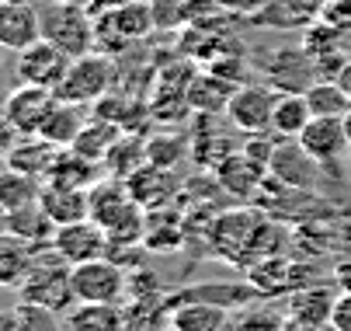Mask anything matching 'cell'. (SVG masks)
I'll use <instances>...</instances> for the list:
<instances>
[{
  "label": "cell",
  "instance_id": "35",
  "mask_svg": "<svg viewBox=\"0 0 351 331\" xmlns=\"http://www.w3.org/2000/svg\"><path fill=\"white\" fill-rule=\"evenodd\" d=\"M0 331H21L18 307H0Z\"/></svg>",
  "mask_w": 351,
  "mask_h": 331
},
{
  "label": "cell",
  "instance_id": "28",
  "mask_svg": "<svg viewBox=\"0 0 351 331\" xmlns=\"http://www.w3.org/2000/svg\"><path fill=\"white\" fill-rule=\"evenodd\" d=\"M181 157H184V139L181 136H154V139H146V164L174 168Z\"/></svg>",
  "mask_w": 351,
  "mask_h": 331
},
{
  "label": "cell",
  "instance_id": "2",
  "mask_svg": "<svg viewBox=\"0 0 351 331\" xmlns=\"http://www.w3.org/2000/svg\"><path fill=\"white\" fill-rule=\"evenodd\" d=\"M42 38L60 45L66 56H84L97 42V21L87 4H56L42 11Z\"/></svg>",
  "mask_w": 351,
  "mask_h": 331
},
{
  "label": "cell",
  "instance_id": "40",
  "mask_svg": "<svg viewBox=\"0 0 351 331\" xmlns=\"http://www.w3.org/2000/svg\"><path fill=\"white\" fill-rule=\"evenodd\" d=\"M0 4H32V0H0Z\"/></svg>",
  "mask_w": 351,
  "mask_h": 331
},
{
  "label": "cell",
  "instance_id": "37",
  "mask_svg": "<svg viewBox=\"0 0 351 331\" xmlns=\"http://www.w3.org/2000/svg\"><path fill=\"white\" fill-rule=\"evenodd\" d=\"M337 80H341V87H344V91L351 94V60H348V63L341 67V73H337Z\"/></svg>",
  "mask_w": 351,
  "mask_h": 331
},
{
  "label": "cell",
  "instance_id": "38",
  "mask_svg": "<svg viewBox=\"0 0 351 331\" xmlns=\"http://www.w3.org/2000/svg\"><path fill=\"white\" fill-rule=\"evenodd\" d=\"M295 331H337L334 324H306V328H299V324H292Z\"/></svg>",
  "mask_w": 351,
  "mask_h": 331
},
{
  "label": "cell",
  "instance_id": "22",
  "mask_svg": "<svg viewBox=\"0 0 351 331\" xmlns=\"http://www.w3.org/2000/svg\"><path fill=\"white\" fill-rule=\"evenodd\" d=\"M32 262H35V251L25 241H18L14 233H4L0 238V290H18Z\"/></svg>",
  "mask_w": 351,
  "mask_h": 331
},
{
  "label": "cell",
  "instance_id": "25",
  "mask_svg": "<svg viewBox=\"0 0 351 331\" xmlns=\"http://www.w3.org/2000/svg\"><path fill=\"white\" fill-rule=\"evenodd\" d=\"M97 25L112 28L119 38H143L149 28H154V18H149V8L146 4H136V0H125V4L112 8Z\"/></svg>",
  "mask_w": 351,
  "mask_h": 331
},
{
  "label": "cell",
  "instance_id": "13",
  "mask_svg": "<svg viewBox=\"0 0 351 331\" xmlns=\"http://www.w3.org/2000/svg\"><path fill=\"white\" fill-rule=\"evenodd\" d=\"M42 38V11L32 4H0V49L21 53Z\"/></svg>",
  "mask_w": 351,
  "mask_h": 331
},
{
  "label": "cell",
  "instance_id": "12",
  "mask_svg": "<svg viewBox=\"0 0 351 331\" xmlns=\"http://www.w3.org/2000/svg\"><path fill=\"white\" fill-rule=\"evenodd\" d=\"M42 209L53 216L56 227L63 223H77L90 216V188H77V185H63V181H42V196H38Z\"/></svg>",
  "mask_w": 351,
  "mask_h": 331
},
{
  "label": "cell",
  "instance_id": "36",
  "mask_svg": "<svg viewBox=\"0 0 351 331\" xmlns=\"http://www.w3.org/2000/svg\"><path fill=\"white\" fill-rule=\"evenodd\" d=\"M119 4H125V0H87L90 11H112V8H119Z\"/></svg>",
  "mask_w": 351,
  "mask_h": 331
},
{
  "label": "cell",
  "instance_id": "9",
  "mask_svg": "<svg viewBox=\"0 0 351 331\" xmlns=\"http://www.w3.org/2000/svg\"><path fill=\"white\" fill-rule=\"evenodd\" d=\"M299 147L310 154V161H317L320 168H334L348 150L351 139L344 129V119H327V115H313L310 126L299 133Z\"/></svg>",
  "mask_w": 351,
  "mask_h": 331
},
{
  "label": "cell",
  "instance_id": "31",
  "mask_svg": "<svg viewBox=\"0 0 351 331\" xmlns=\"http://www.w3.org/2000/svg\"><path fill=\"white\" fill-rule=\"evenodd\" d=\"M14 139H18V129H14V122H11V115H8L4 98H0V154H8V150L14 147Z\"/></svg>",
  "mask_w": 351,
  "mask_h": 331
},
{
  "label": "cell",
  "instance_id": "39",
  "mask_svg": "<svg viewBox=\"0 0 351 331\" xmlns=\"http://www.w3.org/2000/svg\"><path fill=\"white\" fill-rule=\"evenodd\" d=\"M8 220H11V213H8L4 206H0V238H4V233H8Z\"/></svg>",
  "mask_w": 351,
  "mask_h": 331
},
{
  "label": "cell",
  "instance_id": "16",
  "mask_svg": "<svg viewBox=\"0 0 351 331\" xmlns=\"http://www.w3.org/2000/svg\"><path fill=\"white\" fill-rule=\"evenodd\" d=\"M167 321H171V331H223L230 321V310L206 300H181L171 307Z\"/></svg>",
  "mask_w": 351,
  "mask_h": 331
},
{
  "label": "cell",
  "instance_id": "19",
  "mask_svg": "<svg viewBox=\"0 0 351 331\" xmlns=\"http://www.w3.org/2000/svg\"><path fill=\"white\" fill-rule=\"evenodd\" d=\"M129 314L122 304H77L66 314L70 331H125Z\"/></svg>",
  "mask_w": 351,
  "mask_h": 331
},
{
  "label": "cell",
  "instance_id": "20",
  "mask_svg": "<svg viewBox=\"0 0 351 331\" xmlns=\"http://www.w3.org/2000/svg\"><path fill=\"white\" fill-rule=\"evenodd\" d=\"M119 136H122V126L94 115V119H87V126L80 129V136L73 139L70 150H77L80 157H87V161H94V164H105V157H108L112 147L119 144Z\"/></svg>",
  "mask_w": 351,
  "mask_h": 331
},
{
  "label": "cell",
  "instance_id": "27",
  "mask_svg": "<svg viewBox=\"0 0 351 331\" xmlns=\"http://www.w3.org/2000/svg\"><path fill=\"white\" fill-rule=\"evenodd\" d=\"M45 181H63V185H77V188H94L97 181H101V168L66 147V150L60 154L53 174H49Z\"/></svg>",
  "mask_w": 351,
  "mask_h": 331
},
{
  "label": "cell",
  "instance_id": "6",
  "mask_svg": "<svg viewBox=\"0 0 351 331\" xmlns=\"http://www.w3.org/2000/svg\"><path fill=\"white\" fill-rule=\"evenodd\" d=\"M70 60L73 56H66L60 45L38 38V42L28 45V49L18 53V67H14L18 84H38V87H53L56 91L63 84L66 70H70Z\"/></svg>",
  "mask_w": 351,
  "mask_h": 331
},
{
  "label": "cell",
  "instance_id": "14",
  "mask_svg": "<svg viewBox=\"0 0 351 331\" xmlns=\"http://www.w3.org/2000/svg\"><path fill=\"white\" fill-rule=\"evenodd\" d=\"M334 304H337V290H327V286H299L295 293H289V324H330V314H334Z\"/></svg>",
  "mask_w": 351,
  "mask_h": 331
},
{
  "label": "cell",
  "instance_id": "18",
  "mask_svg": "<svg viewBox=\"0 0 351 331\" xmlns=\"http://www.w3.org/2000/svg\"><path fill=\"white\" fill-rule=\"evenodd\" d=\"M313 112L303 98V91H278V102H275V112H271V133L282 136V139H299L310 126Z\"/></svg>",
  "mask_w": 351,
  "mask_h": 331
},
{
  "label": "cell",
  "instance_id": "11",
  "mask_svg": "<svg viewBox=\"0 0 351 331\" xmlns=\"http://www.w3.org/2000/svg\"><path fill=\"white\" fill-rule=\"evenodd\" d=\"M60 154H63V147L49 144L45 136H38V133H35V136H18V139H14V147L4 154V161H8V168L25 171V174H32V178L45 181L49 174H53V168H56Z\"/></svg>",
  "mask_w": 351,
  "mask_h": 331
},
{
  "label": "cell",
  "instance_id": "29",
  "mask_svg": "<svg viewBox=\"0 0 351 331\" xmlns=\"http://www.w3.org/2000/svg\"><path fill=\"white\" fill-rule=\"evenodd\" d=\"M21 314V331H60V314L35 307V304H18Z\"/></svg>",
  "mask_w": 351,
  "mask_h": 331
},
{
  "label": "cell",
  "instance_id": "33",
  "mask_svg": "<svg viewBox=\"0 0 351 331\" xmlns=\"http://www.w3.org/2000/svg\"><path fill=\"white\" fill-rule=\"evenodd\" d=\"M330 279H334V290L337 293H351V258L337 262L334 272H330Z\"/></svg>",
  "mask_w": 351,
  "mask_h": 331
},
{
  "label": "cell",
  "instance_id": "7",
  "mask_svg": "<svg viewBox=\"0 0 351 331\" xmlns=\"http://www.w3.org/2000/svg\"><path fill=\"white\" fill-rule=\"evenodd\" d=\"M53 251H56L63 262L80 265V262H90V258H105V255L112 251V241H108L105 227H97V223L87 216V220L56 227Z\"/></svg>",
  "mask_w": 351,
  "mask_h": 331
},
{
  "label": "cell",
  "instance_id": "5",
  "mask_svg": "<svg viewBox=\"0 0 351 331\" xmlns=\"http://www.w3.org/2000/svg\"><path fill=\"white\" fill-rule=\"evenodd\" d=\"M278 102V87L275 84H240L230 102H226V119L240 133H271V112Z\"/></svg>",
  "mask_w": 351,
  "mask_h": 331
},
{
  "label": "cell",
  "instance_id": "32",
  "mask_svg": "<svg viewBox=\"0 0 351 331\" xmlns=\"http://www.w3.org/2000/svg\"><path fill=\"white\" fill-rule=\"evenodd\" d=\"M330 324H334L337 331H351V293H337V304H334Z\"/></svg>",
  "mask_w": 351,
  "mask_h": 331
},
{
  "label": "cell",
  "instance_id": "26",
  "mask_svg": "<svg viewBox=\"0 0 351 331\" xmlns=\"http://www.w3.org/2000/svg\"><path fill=\"white\" fill-rule=\"evenodd\" d=\"M38 196H42V181L38 178H32L25 171H14V168L0 171V206H4L8 213L38 203Z\"/></svg>",
  "mask_w": 351,
  "mask_h": 331
},
{
  "label": "cell",
  "instance_id": "34",
  "mask_svg": "<svg viewBox=\"0 0 351 331\" xmlns=\"http://www.w3.org/2000/svg\"><path fill=\"white\" fill-rule=\"evenodd\" d=\"M226 11H237V14H254L265 8V0H219Z\"/></svg>",
  "mask_w": 351,
  "mask_h": 331
},
{
  "label": "cell",
  "instance_id": "3",
  "mask_svg": "<svg viewBox=\"0 0 351 331\" xmlns=\"http://www.w3.org/2000/svg\"><path fill=\"white\" fill-rule=\"evenodd\" d=\"M115 84V67L105 53H84L77 60H70V70L63 77V84L56 87L60 102H73V105H97L112 91Z\"/></svg>",
  "mask_w": 351,
  "mask_h": 331
},
{
  "label": "cell",
  "instance_id": "15",
  "mask_svg": "<svg viewBox=\"0 0 351 331\" xmlns=\"http://www.w3.org/2000/svg\"><path fill=\"white\" fill-rule=\"evenodd\" d=\"M8 233H14L18 241H25L32 251H45V248H53L56 223H53V216H49V213L42 209V203H32V206L11 209Z\"/></svg>",
  "mask_w": 351,
  "mask_h": 331
},
{
  "label": "cell",
  "instance_id": "41",
  "mask_svg": "<svg viewBox=\"0 0 351 331\" xmlns=\"http://www.w3.org/2000/svg\"><path fill=\"white\" fill-rule=\"evenodd\" d=\"M56 4H87V0H56Z\"/></svg>",
  "mask_w": 351,
  "mask_h": 331
},
{
  "label": "cell",
  "instance_id": "8",
  "mask_svg": "<svg viewBox=\"0 0 351 331\" xmlns=\"http://www.w3.org/2000/svg\"><path fill=\"white\" fill-rule=\"evenodd\" d=\"M56 91L53 87H38V84H18L14 91H8V115L18 129V136H35L42 129V122L49 119V112L56 109Z\"/></svg>",
  "mask_w": 351,
  "mask_h": 331
},
{
  "label": "cell",
  "instance_id": "1",
  "mask_svg": "<svg viewBox=\"0 0 351 331\" xmlns=\"http://www.w3.org/2000/svg\"><path fill=\"white\" fill-rule=\"evenodd\" d=\"M21 304H35L53 314H70L77 307V293H73V265L63 262L53 248L35 251V262L25 275V282L18 286Z\"/></svg>",
  "mask_w": 351,
  "mask_h": 331
},
{
  "label": "cell",
  "instance_id": "30",
  "mask_svg": "<svg viewBox=\"0 0 351 331\" xmlns=\"http://www.w3.org/2000/svg\"><path fill=\"white\" fill-rule=\"evenodd\" d=\"M320 18L337 25V28H344V32H351V0H327V8H324Z\"/></svg>",
  "mask_w": 351,
  "mask_h": 331
},
{
  "label": "cell",
  "instance_id": "43",
  "mask_svg": "<svg viewBox=\"0 0 351 331\" xmlns=\"http://www.w3.org/2000/svg\"><path fill=\"white\" fill-rule=\"evenodd\" d=\"M167 331H171V328H167Z\"/></svg>",
  "mask_w": 351,
  "mask_h": 331
},
{
  "label": "cell",
  "instance_id": "4",
  "mask_svg": "<svg viewBox=\"0 0 351 331\" xmlns=\"http://www.w3.org/2000/svg\"><path fill=\"white\" fill-rule=\"evenodd\" d=\"M73 293L77 304H122L129 297L125 265L108 255L73 265Z\"/></svg>",
  "mask_w": 351,
  "mask_h": 331
},
{
  "label": "cell",
  "instance_id": "21",
  "mask_svg": "<svg viewBox=\"0 0 351 331\" xmlns=\"http://www.w3.org/2000/svg\"><path fill=\"white\" fill-rule=\"evenodd\" d=\"M237 87L226 84V77L219 73H195L188 80V91H184V102L188 109H198V112H226V102Z\"/></svg>",
  "mask_w": 351,
  "mask_h": 331
},
{
  "label": "cell",
  "instance_id": "17",
  "mask_svg": "<svg viewBox=\"0 0 351 331\" xmlns=\"http://www.w3.org/2000/svg\"><path fill=\"white\" fill-rule=\"evenodd\" d=\"M87 126V105H73V102H56V109L49 112V119L42 122L38 136H45L56 147H73V139L80 136V129Z\"/></svg>",
  "mask_w": 351,
  "mask_h": 331
},
{
  "label": "cell",
  "instance_id": "10",
  "mask_svg": "<svg viewBox=\"0 0 351 331\" xmlns=\"http://www.w3.org/2000/svg\"><path fill=\"white\" fill-rule=\"evenodd\" d=\"M250 286H254L258 297H278V293H295L303 282V265L299 262H289L282 255H268V258H258L250 265Z\"/></svg>",
  "mask_w": 351,
  "mask_h": 331
},
{
  "label": "cell",
  "instance_id": "23",
  "mask_svg": "<svg viewBox=\"0 0 351 331\" xmlns=\"http://www.w3.org/2000/svg\"><path fill=\"white\" fill-rule=\"evenodd\" d=\"M313 168H320V164L310 161V154L299 147V139H289V147H275L271 164H268V171L271 174H282L285 185H310Z\"/></svg>",
  "mask_w": 351,
  "mask_h": 331
},
{
  "label": "cell",
  "instance_id": "24",
  "mask_svg": "<svg viewBox=\"0 0 351 331\" xmlns=\"http://www.w3.org/2000/svg\"><path fill=\"white\" fill-rule=\"evenodd\" d=\"M303 98L310 105L313 115H327V119H344L351 112V94L341 87V80H317L306 84Z\"/></svg>",
  "mask_w": 351,
  "mask_h": 331
},
{
  "label": "cell",
  "instance_id": "42",
  "mask_svg": "<svg viewBox=\"0 0 351 331\" xmlns=\"http://www.w3.org/2000/svg\"><path fill=\"white\" fill-rule=\"evenodd\" d=\"M8 168V161H4V154H0V171H4Z\"/></svg>",
  "mask_w": 351,
  "mask_h": 331
}]
</instances>
